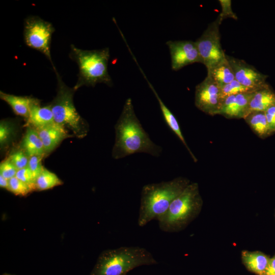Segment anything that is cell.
I'll use <instances>...</instances> for the list:
<instances>
[{"label":"cell","instance_id":"29","mask_svg":"<svg viewBox=\"0 0 275 275\" xmlns=\"http://www.w3.org/2000/svg\"><path fill=\"white\" fill-rule=\"evenodd\" d=\"M44 157L34 155L30 157L28 167L31 171L35 181L44 169L42 160Z\"/></svg>","mask_w":275,"mask_h":275},{"label":"cell","instance_id":"18","mask_svg":"<svg viewBox=\"0 0 275 275\" xmlns=\"http://www.w3.org/2000/svg\"><path fill=\"white\" fill-rule=\"evenodd\" d=\"M19 147L29 157L34 155L45 156L42 141L37 131L32 127L28 126Z\"/></svg>","mask_w":275,"mask_h":275},{"label":"cell","instance_id":"3","mask_svg":"<svg viewBox=\"0 0 275 275\" xmlns=\"http://www.w3.org/2000/svg\"><path fill=\"white\" fill-rule=\"evenodd\" d=\"M157 263L152 254L144 248L122 246L102 252L89 275H127L139 266Z\"/></svg>","mask_w":275,"mask_h":275},{"label":"cell","instance_id":"6","mask_svg":"<svg viewBox=\"0 0 275 275\" xmlns=\"http://www.w3.org/2000/svg\"><path fill=\"white\" fill-rule=\"evenodd\" d=\"M58 80L57 95L50 105L54 122L71 132L73 136L83 138L89 131V125L78 114L73 103L75 90L67 86L57 70L54 71Z\"/></svg>","mask_w":275,"mask_h":275},{"label":"cell","instance_id":"20","mask_svg":"<svg viewBox=\"0 0 275 275\" xmlns=\"http://www.w3.org/2000/svg\"><path fill=\"white\" fill-rule=\"evenodd\" d=\"M242 258L249 270L260 274L265 272L269 260L267 256L260 252L243 251Z\"/></svg>","mask_w":275,"mask_h":275},{"label":"cell","instance_id":"5","mask_svg":"<svg viewBox=\"0 0 275 275\" xmlns=\"http://www.w3.org/2000/svg\"><path fill=\"white\" fill-rule=\"evenodd\" d=\"M202 203L198 184L190 183L157 219L159 229L165 232L182 229L198 214Z\"/></svg>","mask_w":275,"mask_h":275},{"label":"cell","instance_id":"21","mask_svg":"<svg viewBox=\"0 0 275 275\" xmlns=\"http://www.w3.org/2000/svg\"><path fill=\"white\" fill-rule=\"evenodd\" d=\"M244 119L252 129L260 138L265 137L270 133L264 112H252Z\"/></svg>","mask_w":275,"mask_h":275},{"label":"cell","instance_id":"25","mask_svg":"<svg viewBox=\"0 0 275 275\" xmlns=\"http://www.w3.org/2000/svg\"><path fill=\"white\" fill-rule=\"evenodd\" d=\"M8 190L16 196H25L35 190V187L14 177L9 179Z\"/></svg>","mask_w":275,"mask_h":275},{"label":"cell","instance_id":"33","mask_svg":"<svg viewBox=\"0 0 275 275\" xmlns=\"http://www.w3.org/2000/svg\"><path fill=\"white\" fill-rule=\"evenodd\" d=\"M8 179L0 175V187L8 190L9 182Z\"/></svg>","mask_w":275,"mask_h":275},{"label":"cell","instance_id":"1","mask_svg":"<svg viewBox=\"0 0 275 275\" xmlns=\"http://www.w3.org/2000/svg\"><path fill=\"white\" fill-rule=\"evenodd\" d=\"M115 129V142L112 150L114 159L137 153H145L155 157L160 155L161 147L151 140L143 128L130 98L126 100Z\"/></svg>","mask_w":275,"mask_h":275},{"label":"cell","instance_id":"11","mask_svg":"<svg viewBox=\"0 0 275 275\" xmlns=\"http://www.w3.org/2000/svg\"><path fill=\"white\" fill-rule=\"evenodd\" d=\"M234 73L235 79L242 85L257 91L268 84L267 76L242 59L226 56Z\"/></svg>","mask_w":275,"mask_h":275},{"label":"cell","instance_id":"32","mask_svg":"<svg viewBox=\"0 0 275 275\" xmlns=\"http://www.w3.org/2000/svg\"><path fill=\"white\" fill-rule=\"evenodd\" d=\"M263 275H275V256L269 259L268 265Z\"/></svg>","mask_w":275,"mask_h":275},{"label":"cell","instance_id":"14","mask_svg":"<svg viewBox=\"0 0 275 275\" xmlns=\"http://www.w3.org/2000/svg\"><path fill=\"white\" fill-rule=\"evenodd\" d=\"M138 67L142 73L143 74L144 78L146 79V80L147 81L148 85L149 86V88L151 89L152 92L154 93L156 98L157 99V101L158 102L160 109L161 110L165 122L166 123L168 127L176 135V136L179 138L180 141L184 145V146L188 151L189 154L190 155L191 158H193V160L195 162H197L198 160L191 152L189 147L188 146L186 141L184 138V136L183 135L179 124L176 117L171 112V111L169 109V108L164 103L163 101L161 99L153 86L148 80L146 75L144 73L141 67L139 66Z\"/></svg>","mask_w":275,"mask_h":275},{"label":"cell","instance_id":"30","mask_svg":"<svg viewBox=\"0 0 275 275\" xmlns=\"http://www.w3.org/2000/svg\"><path fill=\"white\" fill-rule=\"evenodd\" d=\"M15 177L20 180L35 187V179L28 167L18 170Z\"/></svg>","mask_w":275,"mask_h":275},{"label":"cell","instance_id":"27","mask_svg":"<svg viewBox=\"0 0 275 275\" xmlns=\"http://www.w3.org/2000/svg\"><path fill=\"white\" fill-rule=\"evenodd\" d=\"M218 2L221 5L222 11L217 17L222 22L224 19L229 18L237 20V16L232 9L231 0H219Z\"/></svg>","mask_w":275,"mask_h":275},{"label":"cell","instance_id":"28","mask_svg":"<svg viewBox=\"0 0 275 275\" xmlns=\"http://www.w3.org/2000/svg\"><path fill=\"white\" fill-rule=\"evenodd\" d=\"M17 170L8 157L0 164V175L8 180L15 177Z\"/></svg>","mask_w":275,"mask_h":275},{"label":"cell","instance_id":"26","mask_svg":"<svg viewBox=\"0 0 275 275\" xmlns=\"http://www.w3.org/2000/svg\"><path fill=\"white\" fill-rule=\"evenodd\" d=\"M8 158L17 170H20L28 167L30 157L19 147L13 151Z\"/></svg>","mask_w":275,"mask_h":275},{"label":"cell","instance_id":"19","mask_svg":"<svg viewBox=\"0 0 275 275\" xmlns=\"http://www.w3.org/2000/svg\"><path fill=\"white\" fill-rule=\"evenodd\" d=\"M207 70V75L219 86L228 84L235 79L234 72L227 57L226 59Z\"/></svg>","mask_w":275,"mask_h":275},{"label":"cell","instance_id":"16","mask_svg":"<svg viewBox=\"0 0 275 275\" xmlns=\"http://www.w3.org/2000/svg\"><path fill=\"white\" fill-rule=\"evenodd\" d=\"M274 104H275V93L268 84L254 92L250 100L246 116L253 112H265Z\"/></svg>","mask_w":275,"mask_h":275},{"label":"cell","instance_id":"34","mask_svg":"<svg viewBox=\"0 0 275 275\" xmlns=\"http://www.w3.org/2000/svg\"><path fill=\"white\" fill-rule=\"evenodd\" d=\"M3 275H14V274H9V273H4Z\"/></svg>","mask_w":275,"mask_h":275},{"label":"cell","instance_id":"22","mask_svg":"<svg viewBox=\"0 0 275 275\" xmlns=\"http://www.w3.org/2000/svg\"><path fill=\"white\" fill-rule=\"evenodd\" d=\"M14 120L4 119L0 122V147L1 150L9 148L15 141L17 127Z\"/></svg>","mask_w":275,"mask_h":275},{"label":"cell","instance_id":"2","mask_svg":"<svg viewBox=\"0 0 275 275\" xmlns=\"http://www.w3.org/2000/svg\"><path fill=\"white\" fill-rule=\"evenodd\" d=\"M190 183L188 179L180 177L145 185L141 191L138 225L144 227L151 221L157 220Z\"/></svg>","mask_w":275,"mask_h":275},{"label":"cell","instance_id":"13","mask_svg":"<svg viewBox=\"0 0 275 275\" xmlns=\"http://www.w3.org/2000/svg\"><path fill=\"white\" fill-rule=\"evenodd\" d=\"M36 130L43 143L45 156L53 151L64 140L73 136L56 123Z\"/></svg>","mask_w":275,"mask_h":275},{"label":"cell","instance_id":"8","mask_svg":"<svg viewBox=\"0 0 275 275\" xmlns=\"http://www.w3.org/2000/svg\"><path fill=\"white\" fill-rule=\"evenodd\" d=\"M222 22L217 17L209 23L202 35L195 41L201 63L209 69L226 59L222 47L219 26Z\"/></svg>","mask_w":275,"mask_h":275},{"label":"cell","instance_id":"10","mask_svg":"<svg viewBox=\"0 0 275 275\" xmlns=\"http://www.w3.org/2000/svg\"><path fill=\"white\" fill-rule=\"evenodd\" d=\"M171 59V68L177 71L195 63L201 59L195 42L191 40H170L166 42Z\"/></svg>","mask_w":275,"mask_h":275},{"label":"cell","instance_id":"31","mask_svg":"<svg viewBox=\"0 0 275 275\" xmlns=\"http://www.w3.org/2000/svg\"><path fill=\"white\" fill-rule=\"evenodd\" d=\"M270 133L275 131V104L269 107L265 112Z\"/></svg>","mask_w":275,"mask_h":275},{"label":"cell","instance_id":"9","mask_svg":"<svg viewBox=\"0 0 275 275\" xmlns=\"http://www.w3.org/2000/svg\"><path fill=\"white\" fill-rule=\"evenodd\" d=\"M222 99L221 88L207 76L195 88V104L202 112L211 115H217Z\"/></svg>","mask_w":275,"mask_h":275},{"label":"cell","instance_id":"24","mask_svg":"<svg viewBox=\"0 0 275 275\" xmlns=\"http://www.w3.org/2000/svg\"><path fill=\"white\" fill-rule=\"evenodd\" d=\"M220 88L222 100L229 96L256 91L242 85L235 79L228 84L220 86Z\"/></svg>","mask_w":275,"mask_h":275},{"label":"cell","instance_id":"4","mask_svg":"<svg viewBox=\"0 0 275 275\" xmlns=\"http://www.w3.org/2000/svg\"><path fill=\"white\" fill-rule=\"evenodd\" d=\"M69 57L78 65V79L73 88L76 91L86 86L94 87L103 83L108 86L113 84L108 72L109 50L108 47L100 49L83 50L71 44Z\"/></svg>","mask_w":275,"mask_h":275},{"label":"cell","instance_id":"23","mask_svg":"<svg viewBox=\"0 0 275 275\" xmlns=\"http://www.w3.org/2000/svg\"><path fill=\"white\" fill-rule=\"evenodd\" d=\"M63 183V181L54 173L44 168L35 181V190H45L61 185Z\"/></svg>","mask_w":275,"mask_h":275},{"label":"cell","instance_id":"15","mask_svg":"<svg viewBox=\"0 0 275 275\" xmlns=\"http://www.w3.org/2000/svg\"><path fill=\"white\" fill-rule=\"evenodd\" d=\"M26 121L28 126L36 130L55 123L50 104L41 106L39 99L32 104Z\"/></svg>","mask_w":275,"mask_h":275},{"label":"cell","instance_id":"17","mask_svg":"<svg viewBox=\"0 0 275 275\" xmlns=\"http://www.w3.org/2000/svg\"><path fill=\"white\" fill-rule=\"evenodd\" d=\"M0 98L11 107L14 113L28 119L31 107L38 99L32 96H16L0 92Z\"/></svg>","mask_w":275,"mask_h":275},{"label":"cell","instance_id":"7","mask_svg":"<svg viewBox=\"0 0 275 275\" xmlns=\"http://www.w3.org/2000/svg\"><path fill=\"white\" fill-rule=\"evenodd\" d=\"M55 31L52 24L36 16H30L24 21L23 38L29 47L43 53L50 61L54 71L50 45L52 34Z\"/></svg>","mask_w":275,"mask_h":275},{"label":"cell","instance_id":"12","mask_svg":"<svg viewBox=\"0 0 275 275\" xmlns=\"http://www.w3.org/2000/svg\"><path fill=\"white\" fill-rule=\"evenodd\" d=\"M254 93L238 94L225 98L222 100L217 115L227 118L244 119Z\"/></svg>","mask_w":275,"mask_h":275}]
</instances>
